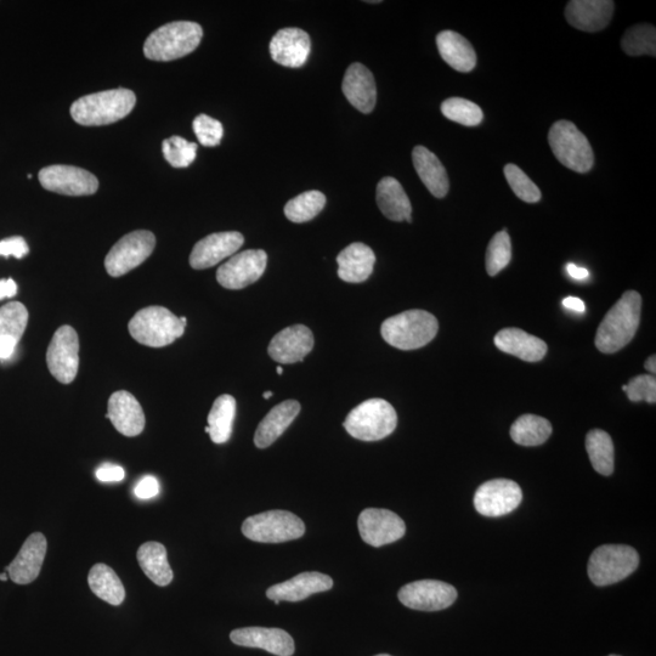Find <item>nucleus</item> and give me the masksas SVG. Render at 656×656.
Instances as JSON below:
<instances>
[{
    "label": "nucleus",
    "mask_w": 656,
    "mask_h": 656,
    "mask_svg": "<svg viewBox=\"0 0 656 656\" xmlns=\"http://www.w3.org/2000/svg\"><path fill=\"white\" fill-rule=\"evenodd\" d=\"M642 313V297L638 292L627 291L618 303L608 311L596 335L599 352L613 354L629 344L639 327Z\"/></svg>",
    "instance_id": "1"
},
{
    "label": "nucleus",
    "mask_w": 656,
    "mask_h": 656,
    "mask_svg": "<svg viewBox=\"0 0 656 656\" xmlns=\"http://www.w3.org/2000/svg\"><path fill=\"white\" fill-rule=\"evenodd\" d=\"M137 104L132 90L118 88L83 96L71 106L75 122L86 127L107 126L127 117Z\"/></svg>",
    "instance_id": "2"
},
{
    "label": "nucleus",
    "mask_w": 656,
    "mask_h": 656,
    "mask_svg": "<svg viewBox=\"0 0 656 656\" xmlns=\"http://www.w3.org/2000/svg\"><path fill=\"white\" fill-rule=\"evenodd\" d=\"M203 37L199 24L177 21L157 28L147 37L144 54L152 61H173L195 52Z\"/></svg>",
    "instance_id": "3"
},
{
    "label": "nucleus",
    "mask_w": 656,
    "mask_h": 656,
    "mask_svg": "<svg viewBox=\"0 0 656 656\" xmlns=\"http://www.w3.org/2000/svg\"><path fill=\"white\" fill-rule=\"evenodd\" d=\"M437 318L426 310H407L383 322L384 341L400 350H415L427 346L437 336Z\"/></svg>",
    "instance_id": "4"
},
{
    "label": "nucleus",
    "mask_w": 656,
    "mask_h": 656,
    "mask_svg": "<svg viewBox=\"0 0 656 656\" xmlns=\"http://www.w3.org/2000/svg\"><path fill=\"white\" fill-rule=\"evenodd\" d=\"M186 318H178L164 307H147L138 311L129 321L130 336L151 348L169 346L184 335Z\"/></svg>",
    "instance_id": "5"
},
{
    "label": "nucleus",
    "mask_w": 656,
    "mask_h": 656,
    "mask_svg": "<svg viewBox=\"0 0 656 656\" xmlns=\"http://www.w3.org/2000/svg\"><path fill=\"white\" fill-rule=\"evenodd\" d=\"M397 424V411L388 401L370 399L350 411L343 426L355 439L377 441L389 437Z\"/></svg>",
    "instance_id": "6"
},
{
    "label": "nucleus",
    "mask_w": 656,
    "mask_h": 656,
    "mask_svg": "<svg viewBox=\"0 0 656 656\" xmlns=\"http://www.w3.org/2000/svg\"><path fill=\"white\" fill-rule=\"evenodd\" d=\"M553 155L563 166L576 173L590 172L595 155L590 141L580 132L573 122L558 121L553 124L548 133Z\"/></svg>",
    "instance_id": "7"
},
{
    "label": "nucleus",
    "mask_w": 656,
    "mask_h": 656,
    "mask_svg": "<svg viewBox=\"0 0 656 656\" xmlns=\"http://www.w3.org/2000/svg\"><path fill=\"white\" fill-rule=\"evenodd\" d=\"M635 548L625 545H604L592 553L588 561V576L596 586L614 585L629 578L638 568Z\"/></svg>",
    "instance_id": "8"
},
{
    "label": "nucleus",
    "mask_w": 656,
    "mask_h": 656,
    "mask_svg": "<svg viewBox=\"0 0 656 656\" xmlns=\"http://www.w3.org/2000/svg\"><path fill=\"white\" fill-rule=\"evenodd\" d=\"M242 533L260 544H281L302 537L305 525L291 512L269 511L247 518L242 524Z\"/></svg>",
    "instance_id": "9"
},
{
    "label": "nucleus",
    "mask_w": 656,
    "mask_h": 656,
    "mask_svg": "<svg viewBox=\"0 0 656 656\" xmlns=\"http://www.w3.org/2000/svg\"><path fill=\"white\" fill-rule=\"evenodd\" d=\"M156 237L151 231L137 230L123 236L105 258L107 274L120 277L138 268L154 252Z\"/></svg>",
    "instance_id": "10"
},
{
    "label": "nucleus",
    "mask_w": 656,
    "mask_h": 656,
    "mask_svg": "<svg viewBox=\"0 0 656 656\" xmlns=\"http://www.w3.org/2000/svg\"><path fill=\"white\" fill-rule=\"evenodd\" d=\"M50 373L62 384L76 380L79 367V338L75 328L65 325L55 332L47 352Z\"/></svg>",
    "instance_id": "11"
},
{
    "label": "nucleus",
    "mask_w": 656,
    "mask_h": 656,
    "mask_svg": "<svg viewBox=\"0 0 656 656\" xmlns=\"http://www.w3.org/2000/svg\"><path fill=\"white\" fill-rule=\"evenodd\" d=\"M38 178L45 190L65 196L94 195L99 189V180L94 174L65 164L43 168Z\"/></svg>",
    "instance_id": "12"
},
{
    "label": "nucleus",
    "mask_w": 656,
    "mask_h": 656,
    "mask_svg": "<svg viewBox=\"0 0 656 656\" xmlns=\"http://www.w3.org/2000/svg\"><path fill=\"white\" fill-rule=\"evenodd\" d=\"M268 254L248 250L235 254L217 271V281L226 290H242L257 282L267 269Z\"/></svg>",
    "instance_id": "13"
},
{
    "label": "nucleus",
    "mask_w": 656,
    "mask_h": 656,
    "mask_svg": "<svg viewBox=\"0 0 656 656\" xmlns=\"http://www.w3.org/2000/svg\"><path fill=\"white\" fill-rule=\"evenodd\" d=\"M405 607L421 612H438L451 607L457 599L454 586L437 580H421L405 585L398 593Z\"/></svg>",
    "instance_id": "14"
},
{
    "label": "nucleus",
    "mask_w": 656,
    "mask_h": 656,
    "mask_svg": "<svg viewBox=\"0 0 656 656\" xmlns=\"http://www.w3.org/2000/svg\"><path fill=\"white\" fill-rule=\"evenodd\" d=\"M523 492L516 482L494 479L479 486L474 495V507L482 516L502 517L518 508Z\"/></svg>",
    "instance_id": "15"
},
{
    "label": "nucleus",
    "mask_w": 656,
    "mask_h": 656,
    "mask_svg": "<svg viewBox=\"0 0 656 656\" xmlns=\"http://www.w3.org/2000/svg\"><path fill=\"white\" fill-rule=\"evenodd\" d=\"M358 527L367 545L382 547L398 541L406 533L404 520L392 511L367 508L361 512Z\"/></svg>",
    "instance_id": "16"
},
{
    "label": "nucleus",
    "mask_w": 656,
    "mask_h": 656,
    "mask_svg": "<svg viewBox=\"0 0 656 656\" xmlns=\"http://www.w3.org/2000/svg\"><path fill=\"white\" fill-rule=\"evenodd\" d=\"M245 242V237L237 231H225L208 235L196 243L190 254V265L195 270L216 267L225 258L234 256Z\"/></svg>",
    "instance_id": "17"
},
{
    "label": "nucleus",
    "mask_w": 656,
    "mask_h": 656,
    "mask_svg": "<svg viewBox=\"0 0 656 656\" xmlns=\"http://www.w3.org/2000/svg\"><path fill=\"white\" fill-rule=\"evenodd\" d=\"M314 348V335L307 326L294 325L285 328L270 342L268 353L276 363H302Z\"/></svg>",
    "instance_id": "18"
},
{
    "label": "nucleus",
    "mask_w": 656,
    "mask_h": 656,
    "mask_svg": "<svg viewBox=\"0 0 656 656\" xmlns=\"http://www.w3.org/2000/svg\"><path fill=\"white\" fill-rule=\"evenodd\" d=\"M47 550L48 542L42 533L28 536L18 556L5 568L9 579L18 585H28L37 580L41 574Z\"/></svg>",
    "instance_id": "19"
},
{
    "label": "nucleus",
    "mask_w": 656,
    "mask_h": 656,
    "mask_svg": "<svg viewBox=\"0 0 656 656\" xmlns=\"http://www.w3.org/2000/svg\"><path fill=\"white\" fill-rule=\"evenodd\" d=\"M271 58L277 64L298 69L308 61L311 41L307 32L301 28H284L276 33L270 42Z\"/></svg>",
    "instance_id": "20"
},
{
    "label": "nucleus",
    "mask_w": 656,
    "mask_h": 656,
    "mask_svg": "<svg viewBox=\"0 0 656 656\" xmlns=\"http://www.w3.org/2000/svg\"><path fill=\"white\" fill-rule=\"evenodd\" d=\"M333 587L330 576L310 571L294 576L291 580L271 586L267 591V597L277 605L282 601L301 602L316 593L326 592Z\"/></svg>",
    "instance_id": "21"
},
{
    "label": "nucleus",
    "mask_w": 656,
    "mask_h": 656,
    "mask_svg": "<svg viewBox=\"0 0 656 656\" xmlns=\"http://www.w3.org/2000/svg\"><path fill=\"white\" fill-rule=\"evenodd\" d=\"M107 409L106 418L124 437H138L143 433L146 423L143 407L133 394L126 390L113 393Z\"/></svg>",
    "instance_id": "22"
},
{
    "label": "nucleus",
    "mask_w": 656,
    "mask_h": 656,
    "mask_svg": "<svg viewBox=\"0 0 656 656\" xmlns=\"http://www.w3.org/2000/svg\"><path fill=\"white\" fill-rule=\"evenodd\" d=\"M230 639L237 646L264 649L277 656H292L296 649L290 633L281 629L245 627L231 632Z\"/></svg>",
    "instance_id": "23"
},
{
    "label": "nucleus",
    "mask_w": 656,
    "mask_h": 656,
    "mask_svg": "<svg viewBox=\"0 0 656 656\" xmlns=\"http://www.w3.org/2000/svg\"><path fill=\"white\" fill-rule=\"evenodd\" d=\"M614 2L610 0H573L565 8L570 26L584 32L604 30L613 19Z\"/></svg>",
    "instance_id": "24"
},
{
    "label": "nucleus",
    "mask_w": 656,
    "mask_h": 656,
    "mask_svg": "<svg viewBox=\"0 0 656 656\" xmlns=\"http://www.w3.org/2000/svg\"><path fill=\"white\" fill-rule=\"evenodd\" d=\"M342 90L356 110L371 113L375 109L377 103L375 77L363 64L355 62L348 67L343 78Z\"/></svg>",
    "instance_id": "25"
},
{
    "label": "nucleus",
    "mask_w": 656,
    "mask_h": 656,
    "mask_svg": "<svg viewBox=\"0 0 656 656\" xmlns=\"http://www.w3.org/2000/svg\"><path fill=\"white\" fill-rule=\"evenodd\" d=\"M338 276L349 284H360L373 273L376 256L369 246L355 242L338 254Z\"/></svg>",
    "instance_id": "26"
},
{
    "label": "nucleus",
    "mask_w": 656,
    "mask_h": 656,
    "mask_svg": "<svg viewBox=\"0 0 656 656\" xmlns=\"http://www.w3.org/2000/svg\"><path fill=\"white\" fill-rule=\"evenodd\" d=\"M299 412H301V404L296 400H286L284 403L276 405L259 423L256 435H254V444L257 448L267 449L273 445L296 420Z\"/></svg>",
    "instance_id": "27"
},
{
    "label": "nucleus",
    "mask_w": 656,
    "mask_h": 656,
    "mask_svg": "<svg viewBox=\"0 0 656 656\" xmlns=\"http://www.w3.org/2000/svg\"><path fill=\"white\" fill-rule=\"evenodd\" d=\"M494 342L502 352L517 356L528 363H537L547 354V344L542 339L519 328H505L497 333Z\"/></svg>",
    "instance_id": "28"
},
{
    "label": "nucleus",
    "mask_w": 656,
    "mask_h": 656,
    "mask_svg": "<svg viewBox=\"0 0 656 656\" xmlns=\"http://www.w3.org/2000/svg\"><path fill=\"white\" fill-rule=\"evenodd\" d=\"M28 310L20 302H10L0 308V359L7 360L26 331Z\"/></svg>",
    "instance_id": "29"
},
{
    "label": "nucleus",
    "mask_w": 656,
    "mask_h": 656,
    "mask_svg": "<svg viewBox=\"0 0 656 656\" xmlns=\"http://www.w3.org/2000/svg\"><path fill=\"white\" fill-rule=\"evenodd\" d=\"M412 162L422 183L437 199L448 195L450 184L448 173L439 158L424 146H416L412 151Z\"/></svg>",
    "instance_id": "30"
},
{
    "label": "nucleus",
    "mask_w": 656,
    "mask_h": 656,
    "mask_svg": "<svg viewBox=\"0 0 656 656\" xmlns=\"http://www.w3.org/2000/svg\"><path fill=\"white\" fill-rule=\"evenodd\" d=\"M376 200L387 219L392 222H412L411 202L397 179L383 178L377 185Z\"/></svg>",
    "instance_id": "31"
},
{
    "label": "nucleus",
    "mask_w": 656,
    "mask_h": 656,
    "mask_svg": "<svg viewBox=\"0 0 656 656\" xmlns=\"http://www.w3.org/2000/svg\"><path fill=\"white\" fill-rule=\"evenodd\" d=\"M441 58L458 72H471L477 65V54L472 44L454 31H443L437 36Z\"/></svg>",
    "instance_id": "32"
},
{
    "label": "nucleus",
    "mask_w": 656,
    "mask_h": 656,
    "mask_svg": "<svg viewBox=\"0 0 656 656\" xmlns=\"http://www.w3.org/2000/svg\"><path fill=\"white\" fill-rule=\"evenodd\" d=\"M138 562L147 578L157 586H168L174 578L171 564L168 562L167 550L160 542L150 541L138 550Z\"/></svg>",
    "instance_id": "33"
},
{
    "label": "nucleus",
    "mask_w": 656,
    "mask_h": 656,
    "mask_svg": "<svg viewBox=\"0 0 656 656\" xmlns=\"http://www.w3.org/2000/svg\"><path fill=\"white\" fill-rule=\"evenodd\" d=\"M88 584L96 597L111 605H121L126 599V590L115 570L104 563L95 564L89 571Z\"/></svg>",
    "instance_id": "34"
},
{
    "label": "nucleus",
    "mask_w": 656,
    "mask_h": 656,
    "mask_svg": "<svg viewBox=\"0 0 656 656\" xmlns=\"http://www.w3.org/2000/svg\"><path fill=\"white\" fill-rule=\"evenodd\" d=\"M236 400L229 394L220 395L208 415L209 435L213 443L225 444L233 434Z\"/></svg>",
    "instance_id": "35"
},
{
    "label": "nucleus",
    "mask_w": 656,
    "mask_h": 656,
    "mask_svg": "<svg viewBox=\"0 0 656 656\" xmlns=\"http://www.w3.org/2000/svg\"><path fill=\"white\" fill-rule=\"evenodd\" d=\"M552 434V424L546 418L535 415H523L513 423L511 437L514 443L522 446H539L544 444Z\"/></svg>",
    "instance_id": "36"
},
{
    "label": "nucleus",
    "mask_w": 656,
    "mask_h": 656,
    "mask_svg": "<svg viewBox=\"0 0 656 656\" xmlns=\"http://www.w3.org/2000/svg\"><path fill=\"white\" fill-rule=\"evenodd\" d=\"M586 450L592 467L599 474L608 475L614 472V444L607 432L593 429L586 437Z\"/></svg>",
    "instance_id": "37"
},
{
    "label": "nucleus",
    "mask_w": 656,
    "mask_h": 656,
    "mask_svg": "<svg viewBox=\"0 0 656 656\" xmlns=\"http://www.w3.org/2000/svg\"><path fill=\"white\" fill-rule=\"evenodd\" d=\"M326 206V196L320 191H307L294 197L285 206V216L292 223H307L319 216Z\"/></svg>",
    "instance_id": "38"
},
{
    "label": "nucleus",
    "mask_w": 656,
    "mask_h": 656,
    "mask_svg": "<svg viewBox=\"0 0 656 656\" xmlns=\"http://www.w3.org/2000/svg\"><path fill=\"white\" fill-rule=\"evenodd\" d=\"M621 48L627 55H656V30L648 24L636 25L626 31Z\"/></svg>",
    "instance_id": "39"
},
{
    "label": "nucleus",
    "mask_w": 656,
    "mask_h": 656,
    "mask_svg": "<svg viewBox=\"0 0 656 656\" xmlns=\"http://www.w3.org/2000/svg\"><path fill=\"white\" fill-rule=\"evenodd\" d=\"M441 112L448 120L474 127L482 123L484 115L482 109L472 101L462 98H451L441 104Z\"/></svg>",
    "instance_id": "40"
},
{
    "label": "nucleus",
    "mask_w": 656,
    "mask_h": 656,
    "mask_svg": "<svg viewBox=\"0 0 656 656\" xmlns=\"http://www.w3.org/2000/svg\"><path fill=\"white\" fill-rule=\"evenodd\" d=\"M512 259L511 237L507 231L497 233L489 243L486 251L485 265L490 276H496L510 264Z\"/></svg>",
    "instance_id": "41"
},
{
    "label": "nucleus",
    "mask_w": 656,
    "mask_h": 656,
    "mask_svg": "<svg viewBox=\"0 0 656 656\" xmlns=\"http://www.w3.org/2000/svg\"><path fill=\"white\" fill-rule=\"evenodd\" d=\"M162 151L164 158L172 167L188 168L195 161L197 144L175 135L163 141Z\"/></svg>",
    "instance_id": "42"
},
{
    "label": "nucleus",
    "mask_w": 656,
    "mask_h": 656,
    "mask_svg": "<svg viewBox=\"0 0 656 656\" xmlns=\"http://www.w3.org/2000/svg\"><path fill=\"white\" fill-rule=\"evenodd\" d=\"M503 172H505V177L512 191L520 200L527 203H536L541 200L540 189L516 164H507Z\"/></svg>",
    "instance_id": "43"
},
{
    "label": "nucleus",
    "mask_w": 656,
    "mask_h": 656,
    "mask_svg": "<svg viewBox=\"0 0 656 656\" xmlns=\"http://www.w3.org/2000/svg\"><path fill=\"white\" fill-rule=\"evenodd\" d=\"M192 128H194L196 137L203 146H218L223 139V124L207 115L197 116L194 123H192Z\"/></svg>",
    "instance_id": "44"
},
{
    "label": "nucleus",
    "mask_w": 656,
    "mask_h": 656,
    "mask_svg": "<svg viewBox=\"0 0 656 656\" xmlns=\"http://www.w3.org/2000/svg\"><path fill=\"white\" fill-rule=\"evenodd\" d=\"M627 397L633 403L647 401L649 404L656 403V378L653 375H639L632 378L626 386Z\"/></svg>",
    "instance_id": "45"
},
{
    "label": "nucleus",
    "mask_w": 656,
    "mask_h": 656,
    "mask_svg": "<svg viewBox=\"0 0 656 656\" xmlns=\"http://www.w3.org/2000/svg\"><path fill=\"white\" fill-rule=\"evenodd\" d=\"M28 253H30V247H28L24 237L14 236L0 241V256L2 257L14 256L21 259L27 256Z\"/></svg>",
    "instance_id": "46"
},
{
    "label": "nucleus",
    "mask_w": 656,
    "mask_h": 656,
    "mask_svg": "<svg viewBox=\"0 0 656 656\" xmlns=\"http://www.w3.org/2000/svg\"><path fill=\"white\" fill-rule=\"evenodd\" d=\"M135 496L139 497L141 500H149L152 497H156L160 494V483L152 475H146L140 482L135 486L134 489Z\"/></svg>",
    "instance_id": "47"
},
{
    "label": "nucleus",
    "mask_w": 656,
    "mask_h": 656,
    "mask_svg": "<svg viewBox=\"0 0 656 656\" xmlns=\"http://www.w3.org/2000/svg\"><path fill=\"white\" fill-rule=\"evenodd\" d=\"M96 478L103 483H118L122 482L124 477H126V472L120 466L116 465H104L98 468L96 471Z\"/></svg>",
    "instance_id": "48"
},
{
    "label": "nucleus",
    "mask_w": 656,
    "mask_h": 656,
    "mask_svg": "<svg viewBox=\"0 0 656 656\" xmlns=\"http://www.w3.org/2000/svg\"><path fill=\"white\" fill-rule=\"evenodd\" d=\"M18 285L13 279L0 280V299L16 296Z\"/></svg>",
    "instance_id": "49"
},
{
    "label": "nucleus",
    "mask_w": 656,
    "mask_h": 656,
    "mask_svg": "<svg viewBox=\"0 0 656 656\" xmlns=\"http://www.w3.org/2000/svg\"><path fill=\"white\" fill-rule=\"evenodd\" d=\"M564 308L569 310L576 311V313H584L586 305L584 301H581L578 297H568L563 301Z\"/></svg>",
    "instance_id": "50"
},
{
    "label": "nucleus",
    "mask_w": 656,
    "mask_h": 656,
    "mask_svg": "<svg viewBox=\"0 0 656 656\" xmlns=\"http://www.w3.org/2000/svg\"><path fill=\"white\" fill-rule=\"evenodd\" d=\"M567 271L568 274L573 277L575 280H586L588 276H590V273H588V270L585 268L578 267V265H575L573 263H569L567 265Z\"/></svg>",
    "instance_id": "51"
},
{
    "label": "nucleus",
    "mask_w": 656,
    "mask_h": 656,
    "mask_svg": "<svg viewBox=\"0 0 656 656\" xmlns=\"http://www.w3.org/2000/svg\"><path fill=\"white\" fill-rule=\"evenodd\" d=\"M646 369L648 372H650V375H655L656 372V358L655 355L649 356L648 360L646 361Z\"/></svg>",
    "instance_id": "52"
},
{
    "label": "nucleus",
    "mask_w": 656,
    "mask_h": 656,
    "mask_svg": "<svg viewBox=\"0 0 656 656\" xmlns=\"http://www.w3.org/2000/svg\"><path fill=\"white\" fill-rule=\"evenodd\" d=\"M8 580H9V574L7 573V571H5V573H3V574H0V581L5 582V581H8Z\"/></svg>",
    "instance_id": "53"
},
{
    "label": "nucleus",
    "mask_w": 656,
    "mask_h": 656,
    "mask_svg": "<svg viewBox=\"0 0 656 656\" xmlns=\"http://www.w3.org/2000/svg\"><path fill=\"white\" fill-rule=\"evenodd\" d=\"M263 397H264V399H270L271 397H273V393H271V392H265V393L263 394Z\"/></svg>",
    "instance_id": "54"
},
{
    "label": "nucleus",
    "mask_w": 656,
    "mask_h": 656,
    "mask_svg": "<svg viewBox=\"0 0 656 656\" xmlns=\"http://www.w3.org/2000/svg\"><path fill=\"white\" fill-rule=\"evenodd\" d=\"M276 372L279 373V375H282L284 373V369H282L281 366L277 367Z\"/></svg>",
    "instance_id": "55"
},
{
    "label": "nucleus",
    "mask_w": 656,
    "mask_h": 656,
    "mask_svg": "<svg viewBox=\"0 0 656 656\" xmlns=\"http://www.w3.org/2000/svg\"><path fill=\"white\" fill-rule=\"evenodd\" d=\"M376 656H392V655H388V654H380V655H376Z\"/></svg>",
    "instance_id": "56"
},
{
    "label": "nucleus",
    "mask_w": 656,
    "mask_h": 656,
    "mask_svg": "<svg viewBox=\"0 0 656 656\" xmlns=\"http://www.w3.org/2000/svg\"><path fill=\"white\" fill-rule=\"evenodd\" d=\"M205 431H206V433L209 434V427H206V428H205Z\"/></svg>",
    "instance_id": "57"
},
{
    "label": "nucleus",
    "mask_w": 656,
    "mask_h": 656,
    "mask_svg": "<svg viewBox=\"0 0 656 656\" xmlns=\"http://www.w3.org/2000/svg\"><path fill=\"white\" fill-rule=\"evenodd\" d=\"M609 656H619V655H609Z\"/></svg>",
    "instance_id": "58"
}]
</instances>
